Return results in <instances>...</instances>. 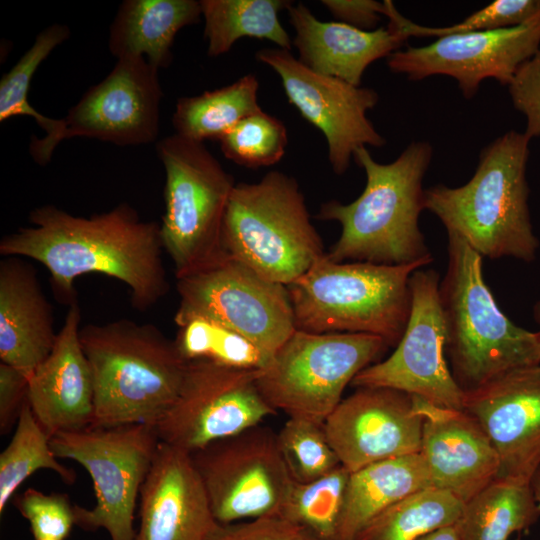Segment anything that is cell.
Segmentation results:
<instances>
[{
    "instance_id": "obj_1",
    "label": "cell",
    "mask_w": 540,
    "mask_h": 540,
    "mask_svg": "<svg viewBox=\"0 0 540 540\" xmlns=\"http://www.w3.org/2000/svg\"><path fill=\"white\" fill-rule=\"evenodd\" d=\"M29 221L32 226L3 236L0 254L45 266L55 295L68 306L77 301L75 280L88 273L127 285L131 304L140 311L168 292L160 224L142 220L129 204L90 217L44 205L30 212Z\"/></svg>"
},
{
    "instance_id": "obj_2",
    "label": "cell",
    "mask_w": 540,
    "mask_h": 540,
    "mask_svg": "<svg viewBox=\"0 0 540 540\" xmlns=\"http://www.w3.org/2000/svg\"><path fill=\"white\" fill-rule=\"evenodd\" d=\"M432 156L427 141L411 142L386 164L374 160L367 147L358 148L353 159L366 175L362 193L347 204L337 200L323 203L316 215L341 226L327 256L336 262L391 266L432 263L419 227V216L425 210L423 179Z\"/></svg>"
},
{
    "instance_id": "obj_3",
    "label": "cell",
    "mask_w": 540,
    "mask_h": 540,
    "mask_svg": "<svg viewBox=\"0 0 540 540\" xmlns=\"http://www.w3.org/2000/svg\"><path fill=\"white\" fill-rule=\"evenodd\" d=\"M530 140L524 132L510 130L481 150L464 185L425 189V210L482 257L536 258L539 240L531 223L526 176Z\"/></svg>"
},
{
    "instance_id": "obj_4",
    "label": "cell",
    "mask_w": 540,
    "mask_h": 540,
    "mask_svg": "<svg viewBox=\"0 0 540 540\" xmlns=\"http://www.w3.org/2000/svg\"><path fill=\"white\" fill-rule=\"evenodd\" d=\"M94 385L91 428L153 426L175 400L187 361L155 325L128 319L80 328Z\"/></svg>"
},
{
    "instance_id": "obj_5",
    "label": "cell",
    "mask_w": 540,
    "mask_h": 540,
    "mask_svg": "<svg viewBox=\"0 0 540 540\" xmlns=\"http://www.w3.org/2000/svg\"><path fill=\"white\" fill-rule=\"evenodd\" d=\"M447 236L439 297L446 354L459 387L473 390L514 370L540 365V332L516 325L500 310L483 276V257L458 235Z\"/></svg>"
},
{
    "instance_id": "obj_6",
    "label": "cell",
    "mask_w": 540,
    "mask_h": 540,
    "mask_svg": "<svg viewBox=\"0 0 540 540\" xmlns=\"http://www.w3.org/2000/svg\"><path fill=\"white\" fill-rule=\"evenodd\" d=\"M424 263L336 262L327 254L287 285L295 327L312 333H362L396 347L411 309L410 277Z\"/></svg>"
},
{
    "instance_id": "obj_7",
    "label": "cell",
    "mask_w": 540,
    "mask_h": 540,
    "mask_svg": "<svg viewBox=\"0 0 540 540\" xmlns=\"http://www.w3.org/2000/svg\"><path fill=\"white\" fill-rule=\"evenodd\" d=\"M221 243L227 255L285 286L326 254L297 181L277 170L256 183L235 184Z\"/></svg>"
},
{
    "instance_id": "obj_8",
    "label": "cell",
    "mask_w": 540,
    "mask_h": 540,
    "mask_svg": "<svg viewBox=\"0 0 540 540\" xmlns=\"http://www.w3.org/2000/svg\"><path fill=\"white\" fill-rule=\"evenodd\" d=\"M165 170L163 249L176 279L215 261L222 248V225L234 179L203 142L177 134L156 143Z\"/></svg>"
},
{
    "instance_id": "obj_9",
    "label": "cell",
    "mask_w": 540,
    "mask_h": 540,
    "mask_svg": "<svg viewBox=\"0 0 540 540\" xmlns=\"http://www.w3.org/2000/svg\"><path fill=\"white\" fill-rule=\"evenodd\" d=\"M389 347L370 334L296 329L258 370L257 386L277 412L323 425L347 385Z\"/></svg>"
},
{
    "instance_id": "obj_10",
    "label": "cell",
    "mask_w": 540,
    "mask_h": 540,
    "mask_svg": "<svg viewBox=\"0 0 540 540\" xmlns=\"http://www.w3.org/2000/svg\"><path fill=\"white\" fill-rule=\"evenodd\" d=\"M160 440L152 426L127 424L57 433L50 446L57 458L82 465L93 481L96 503L75 504V523L104 529L111 540H135L134 512Z\"/></svg>"
},
{
    "instance_id": "obj_11",
    "label": "cell",
    "mask_w": 540,
    "mask_h": 540,
    "mask_svg": "<svg viewBox=\"0 0 540 540\" xmlns=\"http://www.w3.org/2000/svg\"><path fill=\"white\" fill-rule=\"evenodd\" d=\"M176 287L178 327L206 318L245 336L270 356L296 330L287 287L226 253L177 278Z\"/></svg>"
},
{
    "instance_id": "obj_12",
    "label": "cell",
    "mask_w": 540,
    "mask_h": 540,
    "mask_svg": "<svg viewBox=\"0 0 540 540\" xmlns=\"http://www.w3.org/2000/svg\"><path fill=\"white\" fill-rule=\"evenodd\" d=\"M162 96L158 69L144 57L117 59L111 72L60 118L54 135L31 139L29 153L37 164L46 165L56 146L72 137L119 146L152 143L159 132Z\"/></svg>"
},
{
    "instance_id": "obj_13",
    "label": "cell",
    "mask_w": 540,
    "mask_h": 540,
    "mask_svg": "<svg viewBox=\"0 0 540 540\" xmlns=\"http://www.w3.org/2000/svg\"><path fill=\"white\" fill-rule=\"evenodd\" d=\"M257 372L187 361L175 400L152 426L159 440L191 454L275 415L258 389Z\"/></svg>"
},
{
    "instance_id": "obj_14",
    "label": "cell",
    "mask_w": 540,
    "mask_h": 540,
    "mask_svg": "<svg viewBox=\"0 0 540 540\" xmlns=\"http://www.w3.org/2000/svg\"><path fill=\"white\" fill-rule=\"evenodd\" d=\"M190 456L219 524L280 516L293 478L271 428L259 424Z\"/></svg>"
},
{
    "instance_id": "obj_15",
    "label": "cell",
    "mask_w": 540,
    "mask_h": 540,
    "mask_svg": "<svg viewBox=\"0 0 540 540\" xmlns=\"http://www.w3.org/2000/svg\"><path fill=\"white\" fill-rule=\"evenodd\" d=\"M434 269L410 277L411 309L405 332L394 352L359 372L355 388H389L441 407L462 409L463 390L445 358L447 332Z\"/></svg>"
},
{
    "instance_id": "obj_16",
    "label": "cell",
    "mask_w": 540,
    "mask_h": 540,
    "mask_svg": "<svg viewBox=\"0 0 540 540\" xmlns=\"http://www.w3.org/2000/svg\"><path fill=\"white\" fill-rule=\"evenodd\" d=\"M255 58L279 75L289 103L322 132L335 174L347 171L358 148L385 145V138L367 117L379 101L375 90L319 74L302 64L290 50L263 48L255 53Z\"/></svg>"
},
{
    "instance_id": "obj_17",
    "label": "cell",
    "mask_w": 540,
    "mask_h": 540,
    "mask_svg": "<svg viewBox=\"0 0 540 540\" xmlns=\"http://www.w3.org/2000/svg\"><path fill=\"white\" fill-rule=\"evenodd\" d=\"M540 49V14L513 27L454 34L432 43L399 49L387 57L389 70L419 81L445 75L472 99L484 79L508 86L520 65Z\"/></svg>"
},
{
    "instance_id": "obj_18",
    "label": "cell",
    "mask_w": 540,
    "mask_h": 540,
    "mask_svg": "<svg viewBox=\"0 0 540 540\" xmlns=\"http://www.w3.org/2000/svg\"><path fill=\"white\" fill-rule=\"evenodd\" d=\"M356 389L323 424L341 465L351 473L419 453L423 419L412 395L389 388Z\"/></svg>"
},
{
    "instance_id": "obj_19",
    "label": "cell",
    "mask_w": 540,
    "mask_h": 540,
    "mask_svg": "<svg viewBox=\"0 0 540 540\" xmlns=\"http://www.w3.org/2000/svg\"><path fill=\"white\" fill-rule=\"evenodd\" d=\"M462 409L492 441L500 460L497 478L531 483L540 468V365L463 391Z\"/></svg>"
},
{
    "instance_id": "obj_20",
    "label": "cell",
    "mask_w": 540,
    "mask_h": 540,
    "mask_svg": "<svg viewBox=\"0 0 540 540\" xmlns=\"http://www.w3.org/2000/svg\"><path fill=\"white\" fill-rule=\"evenodd\" d=\"M412 397L423 419L419 453L432 489L450 492L467 502L498 476L500 460L492 441L463 409Z\"/></svg>"
},
{
    "instance_id": "obj_21",
    "label": "cell",
    "mask_w": 540,
    "mask_h": 540,
    "mask_svg": "<svg viewBox=\"0 0 540 540\" xmlns=\"http://www.w3.org/2000/svg\"><path fill=\"white\" fill-rule=\"evenodd\" d=\"M139 499L135 540H210L219 525L190 454L161 441Z\"/></svg>"
},
{
    "instance_id": "obj_22",
    "label": "cell",
    "mask_w": 540,
    "mask_h": 540,
    "mask_svg": "<svg viewBox=\"0 0 540 540\" xmlns=\"http://www.w3.org/2000/svg\"><path fill=\"white\" fill-rule=\"evenodd\" d=\"M80 320L76 301L69 305L51 353L28 379V403L50 438L93 422V377L80 342Z\"/></svg>"
},
{
    "instance_id": "obj_23",
    "label": "cell",
    "mask_w": 540,
    "mask_h": 540,
    "mask_svg": "<svg viewBox=\"0 0 540 540\" xmlns=\"http://www.w3.org/2000/svg\"><path fill=\"white\" fill-rule=\"evenodd\" d=\"M287 12L295 30L292 43L299 61L319 74L354 86H361L371 63L387 58L408 40L390 25L367 31L340 21H322L301 2H292Z\"/></svg>"
},
{
    "instance_id": "obj_24",
    "label": "cell",
    "mask_w": 540,
    "mask_h": 540,
    "mask_svg": "<svg viewBox=\"0 0 540 540\" xmlns=\"http://www.w3.org/2000/svg\"><path fill=\"white\" fill-rule=\"evenodd\" d=\"M57 334L34 267L20 257L0 261V360L28 377L51 353Z\"/></svg>"
},
{
    "instance_id": "obj_25",
    "label": "cell",
    "mask_w": 540,
    "mask_h": 540,
    "mask_svg": "<svg viewBox=\"0 0 540 540\" xmlns=\"http://www.w3.org/2000/svg\"><path fill=\"white\" fill-rule=\"evenodd\" d=\"M201 16L200 1L125 0L109 28V51L117 59L144 57L158 70L167 68L176 34Z\"/></svg>"
},
{
    "instance_id": "obj_26",
    "label": "cell",
    "mask_w": 540,
    "mask_h": 540,
    "mask_svg": "<svg viewBox=\"0 0 540 540\" xmlns=\"http://www.w3.org/2000/svg\"><path fill=\"white\" fill-rule=\"evenodd\" d=\"M426 489L432 486L420 453L378 461L351 472L335 540H354L383 510Z\"/></svg>"
},
{
    "instance_id": "obj_27",
    "label": "cell",
    "mask_w": 540,
    "mask_h": 540,
    "mask_svg": "<svg viewBox=\"0 0 540 540\" xmlns=\"http://www.w3.org/2000/svg\"><path fill=\"white\" fill-rule=\"evenodd\" d=\"M539 516L531 483L495 478L464 503L456 525L461 540H508Z\"/></svg>"
},
{
    "instance_id": "obj_28",
    "label": "cell",
    "mask_w": 540,
    "mask_h": 540,
    "mask_svg": "<svg viewBox=\"0 0 540 540\" xmlns=\"http://www.w3.org/2000/svg\"><path fill=\"white\" fill-rule=\"evenodd\" d=\"M289 0H201L207 54L227 53L241 38L268 40L290 50L292 40L280 22L279 14Z\"/></svg>"
},
{
    "instance_id": "obj_29",
    "label": "cell",
    "mask_w": 540,
    "mask_h": 540,
    "mask_svg": "<svg viewBox=\"0 0 540 540\" xmlns=\"http://www.w3.org/2000/svg\"><path fill=\"white\" fill-rule=\"evenodd\" d=\"M259 82L247 74L230 85L178 99L172 116L175 134L195 141L219 140L244 118L262 110Z\"/></svg>"
},
{
    "instance_id": "obj_30",
    "label": "cell",
    "mask_w": 540,
    "mask_h": 540,
    "mask_svg": "<svg viewBox=\"0 0 540 540\" xmlns=\"http://www.w3.org/2000/svg\"><path fill=\"white\" fill-rule=\"evenodd\" d=\"M463 505L450 492L422 490L383 510L354 540H417L436 529L456 524Z\"/></svg>"
},
{
    "instance_id": "obj_31",
    "label": "cell",
    "mask_w": 540,
    "mask_h": 540,
    "mask_svg": "<svg viewBox=\"0 0 540 540\" xmlns=\"http://www.w3.org/2000/svg\"><path fill=\"white\" fill-rule=\"evenodd\" d=\"M50 439L26 400L12 439L0 454V514L18 487L40 469L54 471L67 484L75 481V472L57 460Z\"/></svg>"
},
{
    "instance_id": "obj_32",
    "label": "cell",
    "mask_w": 540,
    "mask_h": 540,
    "mask_svg": "<svg viewBox=\"0 0 540 540\" xmlns=\"http://www.w3.org/2000/svg\"><path fill=\"white\" fill-rule=\"evenodd\" d=\"M350 472L339 465L309 482L293 480L280 511L320 540H335Z\"/></svg>"
},
{
    "instance_id": "obj_33",
    "label": "cell",
    "mask_w": 540,
    "mask_h": 540,
    "mask_svg": "<svg viewBox=\"0 0 540 540\" xmlns=\"http://www.w3.org/2000/svg\"><path fill=\"white\" fill-rule=\"evenodd\" d=\"M174 341L185 361L207 360L236 369L260 370L271 357L245 336L206 318H194L179 327Z\"/></svg>"
},
{
    "instance_id": "obj_34",
    "label": "cell",
    "mask_w": 540,
    "mask_h": 540,
    "mask_svg": "<svg viewBox=\"0 0 540 540\" xmlns=\"http://www.w3.org/2000/svg\"><path fill=\"white\" fill-rule=\"evenodd\" d=\"M70 36L69 27L53 24L43 29L32 46L0 80V121L15 116L32 117L46 132L54 135L60 119L46 117L39 113L28 101V92L33 75L49 54Z\"/></svg>"
},
{
    "instance_id": "obj_35",
    "label": "cell",
    "mask_w": 540,
    "mask_h": 540,
    "mask_svg": "<svg viewBox=\"0 0 540 540\" xmlns=\"http://www.w3.org/2000/svg\"><path fill=\"white\" fill-rule=\"evenodd\" d=\"M218 141L226 159L243 167L260 168L282 159L288 134L281 120L260 110L241 120Z\"/></svg>"
},
{
    "instance_id": "obj_36",
    "label": "cell",
    "mask_w": 540,
    "mask_h": 540,
    "mask_svg": "<svg viewBox=\"0 0 540 540\" xmlns=\"http://www.w3.org/2000/svg\"><path fill=\"white\" fill-rule=\"evenodd\" d=\"M388 25L410 37H436L522 25L540 14V0H495L463 20L445 27L419 25L400 14L385 0Z\"/></svg>"
},
{
    "instance_id": "obj_37",
    "label": "cell",
    "mask_w": 540,
    "mask_h": 540,
    "mask_svg": "<svg viewBox=\"0 0 540 540\" xmlns=\"http://www.w3.org/2000/svg\"><path fill=\"white\" fill-rule=\"evenodd\" d=\"M277 440L289 473L297 482L315 480L341 464L323 425L288 418Z\"/></svg>"
},
{
    "instance_id": "obj_38",
    "label": "cell",
    "mask_w": 540,
    "mask_h": 540,
    "mask_svg": "<svg viewBox=\"0 0 540 540\" xmlns=\"http://www.w3.org/2000/svg\"><path fill=\"white\" fill-rule=\"evenodd\" d=\"M14 505L28 521L35 540H65L76 525L75 504L67 494L28 488L15 497Z\"/></svg>"
},
{
    "instance_id": "obj_39",
    "label": "cell",
    "mask_w": 540,
    "mask_h": 540,
    "mask_svg": "<svg viewBox=\"0 0 540 540\" xmlns=\"http://www.w3.org/2000/svg\"><path fill=\"white\" fill-rule=\"evenodd\" d=\"M210 540H320L303 527L280 516L219 524Z\"/></svg>"
},
{
    "instance_id": "obj_40",
    "label": "cell",
    "mask_w": 540,
    "mask_h": 540,
    "mask_svg": "<svg viewBox=\"0 0 540 540\" xmlns=\"http://www.w3.org/2000/svg\"><path fill=\"white\" fill-rule=\"evenodd\" d=\"M514 108L526 118L524 133L528 138L540 136V49L519 66L508 84Z\"/></svg>"
},
{
    "instance_id": "obj_41",
    "label": "cell",
    "mask_w": 540,
    "mask_h": 540,
    "mask_svg": "<svg viewBox=\"0 0 540 540\" xmlns=\"http://www.w3.org/2000/svg\"><path fill=\"white\" fill-rule=\"evenodd\" d=\"M29 377L20 370L0 363V432L6 434L16 425L27 400Z\"/></svg>"
},
{
    "instance_id": "obj_42",
    "label": "cell",
    "mask_w": 540,
    "mask_h": 540,
    "mask_svg": "<svg viewBox=\"0 0 540 540\" xmlns=\"http://www.w3.org/2000/svg\"><path fill=\"white\" fill-rule=\"evenodd\" d=\"M321 3L336 21L367 31L376 29L380 15H385L387 10L385 1L322 0Z\"/></svg>"
},
{
    "instance_id": "obj_43",
    "label": "cell",
    "mask_w": 540,
    "mask_h": 540,
    "mask_svg": "<svg viewBox=\"0 0 540 540\" xmlns=\"http://www.w3.org/2000/svg\"><path fill=\"white\" fill-rule=\"evenodd\" d=\"M417 540H461L456 524L441 527L429 532Z\"/></svg>"
},
{
    "instance_id": "obj_44",
    "label": "cell",
    "mask_w": 540,
    "mask_h": 540,
    "mask_svg": "<svg viewBox=\"0 0 540 540\" xmlns=\"http://www.w3.org/2000/svg\"><path fill=\"white\" fill-rule=\"evenodd\" d=\"M534 496L540 505V468L537 470L531 481Z\"/></svg>"
},
{
    "instance_id": "obj_45",
    "label": "cell",
    "mask_w": 540,
    "mask_h": 540,
    "mask_svg": "<svg viewBox=\"0 0 540 540\" xmlns=\"http://www.w3.org/2000/svg\"><path fill=\"white\" fill-rule=\"evenodd\" d=\"M533 315H534V319L535 321L539 324L540 326V301L537 302L534 307H533ZM540 332V330H539Z\"/></svg>"
},
{
    "instance_id": "obj_46",
    "label": "cell",
    "mask_w": 540,
    "mask_h": 540,
    "mask_svg": "<svg viewBox=\"0 0 540 540\" xmlns=\"http://www.w3.org/2000/svg\"><path fill=\"white\" fill-rule=\"evenodd\" d=\"M46 540H51V539H46Z\"/></svg>"
},
{
    "instance_id": "obj_47",
    "label": "cell",
    "mask_w": 540,
    "mask_h": 540,
    "mask_svg": "<svg viewBox=\"0 0 540 540\" xmlns=\"http://www.w3.org/2000/svg\"><path fill=\"white\" fill-rule=\"evenodd\" d=\"M518 540H520V539H518Z\"/></svg>"
}]
</instances>
